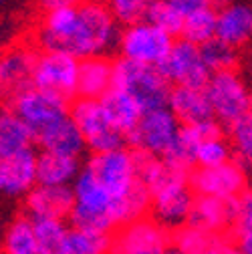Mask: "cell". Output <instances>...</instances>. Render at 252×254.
I'll return each instance as SVG.
<instances>
[{
    "mask_svg": "<svg viewBox=\"0 0 252 254\" xmlns=\"http://www.w3.org/2000/svg\"><path fill=\"white\" fill-rule=\"evenodd\" d=\"M242 234H252V188H246L236 198V216L232 236L238 238Z\"/></svg>",
    "mask_w": 252,
    "mask_h": 254,
    "instance_id": "cell-36",
    "label": "cell"
},
{
    "mask_svg": "<svg viewBox=\"0 0 252 254\" xmlns=\"http://www.w3.org/2000/svg\"><path fill=\"white\" fill-rule=\"evenodd\" d=\"M230 143L234 147L236 160L246 168H252V113L248 111L244 117L228 125Z\"/></svg>",
    "mask_w": 252,
    "mask_h": 254,
    "instance_id": "cell-33",
    "label": "cell"
},
{
    "mask_svg": "<svg viewBox=\"0 0 252 254\" xmlns=\"http://www.w3.org/2000/svg\"><path fill=\"white\" fill-rule=\"evenodd\" d=\"M180 129L182 123L170 107L149 109L127 133V145L151 155H166L174 145Z\"/></svg>",
    "mask_w": 252,
    "mask_h": 254,
    "instance_id": "cell-9",
    "label": "cell"
},
{
    "mask_svg": "<svg viewBox=\"0 0 252 254\" xmlns=\"http://www.w3.org/2000/svg\"><path fill=\"white\" fill-rule=\"evenodd\" d=\"M37 143V135L30 125L12 109H4L0 117V157L22 151Z\"/></svg>",
    "mask_w": 252,
    "mask_h": 254,
    "instance_id": "cell-25",
    "label": "cell"
},
{
    "mask_svg": "<svg viewBox=\"0 0 252 254\" xmlns=\"http://www.w3.org/2000/svg\"><path fill=\"white\" fill-rule=\"evenodd\" d=\"M113 63L115 61H111L107 55L81 59L77 97L101 99L113 87Z\"/></svg>",
    "mask_w": 252,
    "mask_h": 254,
    "instance_id": "cell-21",
    "label": "cell"
},
{
    "mask_svg": "<svg viewBox=\"0 0 252 254\" xmlns=\"http://www.w3.org/2000/svg\"><path fill=\"white\" fill-rule=\"evenodd\" d=\"M69 220L63 218H33L35 224V234L39 240V246L49 252V254H59L65 242L71 224H67Z\"/></svg>",
    "mask_w": 252,
    "mask_h": 254,
    "instance_id": "cell-30",
    "label": "cell"
},
{
    "mask_svg": "<svg viewBox=\"0 0 252 254\" xmlns=\"http://www.w3.org/2000/svg\"><path fill=\"white\" fill-rule=\"evenodd\" d=\"M216 37L240 49L252 39V6L242 2H230L218 8Z\"/></svg>",
    "mask_w": 252,
    "mask_h": 254,
    "instance_id": "cell-20",
    "label": "cell"
},
{
    "mask_svg": "<svg viewBox=\"0 0 252 254\" xmlns=\"http://www.w3.org/2000/svg\"><path fill=\"white\" fill-rule=\"evenodd\" d=\"M107 4L111 8L113 16L117 18V22L123 26L143 20L145 6H147L145 0H107Z\"/></svg>",
    "mask_w": 252,
    "mask_h": 254,
    "instance_id": "cell-35",
    "label": "cell"
},
{
    "mask_svg": "<svg viewBox=\"0 0 252 254\" xmlns=\"http://www.w3.org/2000/svg\"><path fill=\"white\" fill-rule=\"evenodd\" d=\"M71 117L79 125L91 153L109 151L127 145V135L109 119L101 99L75 97L71 101Z\"/></svg>",
    "mask_w": 252,
    "mask_h": 254,
    "instance_id": "cell-3",
    "label": "cell"
},
{
    "mask_svg": "<svg viewBox=\"0 0 252 254\" xmlns=\"http://www.w3.org/2000/svg\"><path fill=\"white\" fill-rule=\"evenodd\" d=\"M234 216H236V200L196 194L188 224H194V226L210 230V232H220V234L232 236Z\"/></svg>",
    "mask_w": 252,
    "mask_h": 254,
    "instance_id": "cell-17",
    "label": "cell"
},
{
    "mask_svg": "<svg viewBox=\"0 0 252 254\" xmlns=\"http://www.w3.org/2000/svg\"><path fill=\"white\" fill-rule=\"evenodd\" d=\"M228 238L234 236L210 232L194 224H184L172 232V244L184 254H214Z\"/></svg>",
    "mask_w": 252,
    "mask_h": 254,
    "instance_id": "cell-24",
    "label": "cell"
},
{
    "mask_svg": "<svg viewBox=\"0 0 252 254\" xmlns=\"http://www.w3.org/2000/svg\"><path fill=\"white\" fill-rule=\"evenodd\" d=\"M250 113H252V105H250Z\"/></svg>",
    "mask_w": 252,
    "mask_h": 254,
    "instance_id": "cell-46",
    "label": "cell"
},
{
    "mask_svg": "<svg viewBox=\"0 0 252 254\" xmlns=\"http://www.w3.org/2000/svg\"><path fill=\"white\" fill-rule=\"evenodd\" d=\"M101 103H103L109 119L119 127L125 135H127L139 123L141 115L145 113L133 95L119 89V87H111L101 97Z\"/></svg>",
    "mask_w": 252,
    "mask_h": 254,
    "instance_id": "cell-23",
    "label": "cell"
},
{
    "mask_svg": "<svg viewBox=\"0 0 252 254\" xmlns=\"http://www.w3.org/2000/svg\"><path fill=\"white\" fill-rule=\"evenodd\" d=\"M39 151L26 147L22 151L0 157V188L8 198H26L39 184Z\"/></svg>",
    "mask_w": 252,
    "mask_h": 254,
    "instance_id": "cell-13",
    "label": "cell"
},
{
    "mask_svg": "<svg viewBox=\"0 0 252 254\" xmlns=\"http://www.w3.org/2000/svg\"><path fill=\"white\" fill-rule=\"evenodd\" d=\"M85 166L97 176V180L109 190L113 198L127 194L139 182L135 155L129 145L109 149V151L91 153Z\"/></svg>",
    "mask_w": 252,
    "mask_h": 254,
    "instance_id": "cell-10",
    "label": "cell"
},
{
    "mask_svg": "<svg viewBox=\"0 0 252 254\" xmlns=\"http://www.w3.org/2000/svg\"><path fill=\"white\" fill-rule=\"evenodd\" d=\"M194 200H196V192L192 190L190 182L174 184L151 196L149 216L174 232L176 228L188 224Z\"/></svg>",
    "mask_w": 252,
    "mask_h": 254,
    "instance_id": "cell-14",
    "label": "cell"
},
{
    "mask_svg": "<svg viewBox=\"0 0 252 254\" xmlns=\"http://www.w3.org/2000/svg\"><path fill=\"white\" fill-rule=\"evenodd\" d=\"M41 246L35 234L33 218L28 214L16 216L4 232V242H2L4 254H33Z\"/></svg>",
    "mask_w": 252,
    "mask_h": 254,
    "instance_id": "cell-27",
    "label": "cell"
},
{
    "mask_svg": "<svg viewBox=\"0 0 252 254\" xmlns=\"http://www.w3.org/2000/svg\"><path fill=\"white\" fill-rule=\"evenodd\" d=\"M83 0H37V4L41 10H55V8H63V6H77Z\"/></svg>",
    "mask_w": 252,
    "mask_h": 254,
    "instance_id": "cell-38",
    "label": "cell"
},
{
    "mask_svg": "<svg viewBox=\"0 0 252 254\" xmlns=\"http://www.w3.org/2000/svg\"><path fill=\"white\" fill-rule=\"evenodd\" d=\"M190 186L196 194L218 196L226 200H236L248 188L246 166L238 160H230L220 166H196L190 172Z\"/></svg>",
    "mask_w": 252,
    "mask_h": 254,
    "instance_id": "cell-11",
    "label": "cell"
},
{
    "mask_svg": "<svg viewBox=\"0 0 252 254\" xmlns=\"http://www.w3.org/2000/svg\"><path fill=\"white\" fill-rule=\"evenodd\" d=\"M160 69L172 85L206 87L212 77V71L202 57L200 45L184 37L174 43L170 55L160 65Z\"/></svg>",
    "mask_w": 252,
    "mask_h": 254,
    "instance_id": "cell-12",
    "label": "cell"
},
{
    "mask_svg": "<svg viewBox=\"0 0 252 254\" xmlns=\"http://www.w3.org/2000/svg\"><path fill=\"white\" fill-rule=\"evenodd\" d=\"M97 2H107V0H97Z\"/></svg>",
    "mask_w": 252,
    "mask_h": 254,
    "instance_id": "cell-44",
    "label": "cell"
},
{
    "mask_svg": "<svg viewBox=\"0 0 252 254\" xmlns=\"http://www.w3.org/2000/svg\"><path fill=\"white\" fill-rule=\"evenodd\" d=\"M172 246V230L151 216L121 224L111 232L109 254H164Z\"/></svg>",
    "mask_w": 252,
    "mask_h": 254,
    "instance_id": "cell-7",
    "label": "cell"
},
{
    "mask_svg": "<svg viewBox=\"0 0 252 254\" xmlns=\"http://www.w3.org/2000/svg\"><path fill=\"white\" fill-rule=\"evenodd\" d=\"M111 234L71 226L59 254H109Z\"/></svg>",
    "mask_w": 252,
    "mask_h": 254,
    "instance_id": "cell-28",
    "label": "cell"
},
{
    "mask_svg": "<svg viewBox=\"0 0 252 254\" xmlns=\"http://www.w3.org/2000/svg\"><path fill=\"white\" fill-rule=\"evenodd\" d=\"M37 168H39V184L45 186H73V182L83 170L79 157L63 155L47 149L39 151Z\"/></svg>",
    "mask_w": 252,
    "mask_h": 254,
    "instance_id": "cell-22",
    "label": "cell"
},
{
    "mask_svg": "<svg viewBox=\"0 0 252 254\" xmlns=\"http://www.w3.org/2000/svg\"><path fill=\"white\" fill-rule=\"evenodd\" d=\"M75 208L73 186L37 184L24 198V214L30 218H63L69 220Z\"/></svg>",
    "mask_w": 252,
    "mask_h": 254,
    "instance_id": "cell-16",
    "label": "cell"
},
{
    "mask_svg": "<svg viewBox=\"0 0 252 254\" xmlns=\"http://www.w3.org/2000/svg\"><path fill=\"white\" fill-rule=\"evenodd\" d=\"M37 145L47 151L73 155V157H81L87 149L85 137L71 115H67L65 119L53 123L45 131H41L37 135Z\"/></svg>",
    "mask_w": 252,
    "mask_h": 254,
    "instance_id": "cell-19",
    "label": "cell"
},
{
    "mask_svg": "<svg viewBox=\"0 0 252 254\" xmlns=\"http://www.w3.org/2000/svg\"><path fill=\"white\" fill-rule=\"evenodd\" d=\"M236 242H238V246L242 248L244 254H252V234H242V236L236 238Z\"/></svg>",
    "mask_w": 252,
    "mask_h": 254,
    "instance_id": "cell-40",
    "label": "cell"
},
{
    "mask_svg": "<svg viewBox=\"0 0 252 254\" xmlns=\"http://www.w3.org/2000/svg\"><path fill=\"white\" fill-rule=\"evenodd\" d=\"M232 155H234V147L230 139H226L224 135H218V137H208L200 143L196 162L198 166L210 168V166H220V164L234 160Z\"/></svg>",
    "mask_w": 252,
    "mask_h": 254,
    "instance_id": "cell-34",
    "label": "cell"
},
{
    "mask_svg": "<svg viewBox=\"0 0 252 254\" xmlns=\"http://www.w3.org/2000/svg\"><path fill=\"white\" fill-rule=\"evenodd\" d=\"M149 208H151V192L139 180L127 194L113 198L111 216L115 220V226H121V224H127V222L139 220L143 216H149Z\"/></svg>",
    "mask_w": 252,
    "mask_h": 254,
    "instance_id": "cell-26",
    "label": "cell"
},
{
    "mask_svg": "<svg viewBox=\"0 0 252 254\" xmlns=\"http://www.w3.org/2000/svg\"><path fill=\"white\" fill-rule=\"evenodd\" d=\"M174 4L178 6V10L184 16H190L198 10H204V8L212 6V0H174Z\"/></svg>",
    "mask_w": 252,
    "mask_h": 254,
    "instance_id": "cell-37",
    "label": "cell"
},
{
    "mask_svg": "<svg viewBox=\"0 0 252 254\" xmlns=\"http://www.w3.org/2000/svg\"><path fill=\"white\" fill-rule=\"evenodd\" d=\"M119 22L107 2L83 0L77 6L47 10L37 26L41 49L65 51L77 59L107 55L119 45Z\"/></svg>",
    "mask_w": 252,
    "mask_h": 254,
    "instance_id": "cell-1",
    "label": "cell"
},
{
    "mask_svg": "<svg viewBox=\"0 0 252 254\" xmlns=\"http://www.w3.org/2000/svg\"><path fill=\"white\" fill-rule=\"evenodd\" d=\"M216 28H218V10H214V6H208L204 10L186 16L182 37L196 45H204L216 37Z\"/></svg>",
    "mask_w": 252,
    "mask_h": 254,
    "instance_id": "cell-31",
    "label": "cell"
},
{
    "mask_svg": "<svg viewBox=\"0 0 252 254\" xmlns=\"http://www.w3.org/2000/svg\"><path fill=\"white\" fill-rule=\"evenodd\" d=\"M145 20L164 28L172 37H182L186 16L178 10L174 0H149L145 6Z\"/></svg>",
    "mask_w": 252,
    "mask_h": 254,
    "instance_id": "cell-29",
    "label": "cell"
},
{
    "mask_svg": "<svg viewBox=\"0 0 252 254\" xmlns=\"http://www.w3.org/2000/svg\"><path fill=\"white\" fill-rule=\"evenodd\" d=\"M202 57L206 61V65L210 67L212 73L216 71H226V69H236L238 63V49L224 43L222 39L214 37L212 41L200 45Z\"/></svg>",
    "mask_w": 252,
    "mask_h": 254,
    "instance_id": "cell-32",
    "label": "cell"
},
{
    "mask_svg": "<svg viewBox=\"0 0 252 254\" xmlns=\"http://www.w3.org/2000/svg\"><path fill=\"white\" fill-rule=\"evenodd\" d=\"M6 107L12 109L18 117H22L30 125V129L35 131V135L45 131L53 123L71 115V101L35 85L8 97Z\"/></svg>",
    "mask_w": 252,
    "mask_h": 254,
    "instance_id": "cell-6",
    "label": "cell"
},
{
    "mask_svg": "<svg viewBox=\"0 0 252 254\" xmlns=\"http://www.w3.org/2000/svg\"><path fill=\"white\" fill-rule=\"evenodd\" d=\"M220 2H226V0H220Z\"/></svg>",
    "mask_w": 252,
    "mask_h": 254,
    "instance_id": "cell-45",
    "label": "cell"
},
{
    "mask_svg": "<svg viewBox=\"0 0 252 254\" xmlns=\"http://www.w3.org/2000/svg\"><path fill=\"white\" fill-rule=\"evenodd\" d=\"M174 39L176 37L166 33L164 28L143 18L133 24H127L121 30L117 49L121 57L129 61L160 67L176 43Z\"/></svg>",
    "mask_w": 252,
    "mask_h": 254,
    "instance_id": "cell-4",
    "label": "cell"
},
{
    "mask_svg": "<svg viewBox=\"0 0 252 254\" xmlns=\"http://www.w3.org/2000/svg\"><path fill=\"white\" fill-rule=\"evenodd\" d=\"M113 87L131 93L141 109L149 111L168 107L174 85L166 79L160 67L119 57L113 63Z\"/></svg>",
    "mask_w": 252,
    "mask_h": 254,
    "instance_id": "cell-2",
    "label": "cell"
},
{
    "mask_svg": "<svg viewBox=\"0 0 252 254\" xmlns=\"http://www.w3.org/2000/svg\"><path fill=\"white\" fill-rule=\"evenodd\" d=\"M214 254H244L242 252V248L238 246V242H236V238H228L222 246H220Z\"/></svg>",
    "mask_w": 252,
    "mask_h": 254,
    "instance_id": "cell-39",
    "label": "cell"
},
{
    "mask_svg": "<svg viewBox=\"0 0 252 254\" xmlns=\"http://www.w3.org/2000/svg\"><path fill=\"white\" fill-rule=\"evenodd\" d=\"M33 254H49V252H45L43 248H39V250H37V252H33Z\"/></svg>",
    "mask_w": 252,
    "mask_h": 254,
    "instance_id": "cell-42",
    "label": "cell"
},
{
    "mask_svg": "<svg viewBox=\"0 0 252 254\" xmlns=\"http://www.w3.org/2000/svg\"><path fill=\"white\" fill-rule=\"evenodd\" d=\"M250 75H252V55H250Z\"/></svg>",
    "mask_w": 252,
    "mask_h": 254,
    "instance_id": "cell-43",
    "label": "cell"
},
{
    "mask_svg": "<svg viewBox=\"0 0 252 254\" xmlns=\"http://www.w3.org/2000/svg\"><path fill=\"white\" fill-rule=\"evenodd\" d=\"M206 93L214 109V117L226 127L250 111L252 91L236 69L212 73L206 85Z\"/></svg>",
    "mask_w": 252,
    "mask_h": 254,
    "instance_id": "cell-5",
    "label": "cell"
},
{
    "mask_svg": "<svg viewBox=\"0 0 252 254\" xmlns=\"http://www.w3.org/2000/svg\"><path fill=\"white\" fill-rule=\"evenodd\" d=\"M37 61L39 53L28 45H12L4 51L0 61V83L6 99L35 85Z\"/></svg>",
    "mask_w": 252,
    "mask_h": 254,
    "instance_id": "cell-15",
    "label": "cell"
},
{
    "mask_svg": "<svg viewBox=\"0 0 252 254\" xmlns=\"http://www.w3.org/2000/svg\"><path fill=\"white\" fill-rule=\"evenodd\" d=\"M81 59L65 51L43 49L35 69V87L51 91L59 97L73 101L79 91Z\"/></svg>",
    "mask_w": 252,
    "mask_h": 254,
    "instance_id": "cell-8",
    "label": "cell"
},
{
    "mask_svg": "<svg viewBox=\"0 0 252 254\" xmlns=\"http://www.w3.org/2000/svg\"><path fill=\"white\" fill-rule=\"evenodd\" d=\"M164 254H184V252H182V250H178V248L172 244L170 248H166V252H164Z\"/></svg>",
    "mask_w": 252,
    "mask_h": 254,
    "instance_id": "cell-41",
    "label": "cell"
},
{
    "mask_svg": "<svg viewBox=\"0 0 252 254\" xmlns=\"http://www.w3.org/2000/svg\"><path fill=\"white\" fill-rule=\"evenodd\" d=\"M168 107L176 113L182 125H192L214 117V109L206 93V87L174 85Z\"/></svg>",
    "mask_w": 252,
    "mask_h": 254,
    "instance_id": "cell-18",
    "label": "cell"
}]
</instances>
